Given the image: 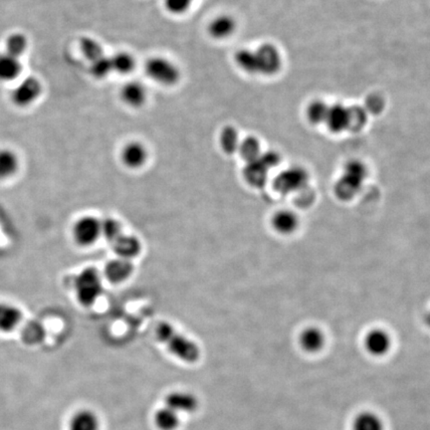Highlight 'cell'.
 Segmentation results:
<instances>
[{"label": "cell", "mask_w": 430, "mask_h": 430, "mask_svg": "<svg viewBox=\"0 0 430 430\" xmlns=\"http://www.w3.org/2000/svg\"><path fill=\"white\" fill-rule=\"evenodd\" d=\"M235 61L242 70L253 75H273L282 64L279 50L272 44H263L256 50H239L235 54Z\"/></svg>", "instance_id": "cell-1"}, {"label": "cell", "mask_w": 430, "mask_h": 430, "mask_svg": "<svg viewBox=\"0 0 430 430\" xmlns=\"http://www.w3.org/2000/svg\"><path fill=\"white\" fill-rule=\"evenodd\" d=\"M157 337L168 347V350L180 360L186 363L198 362L200 350L198 344L177 332L168 323H161L157 327Z\"/></svg>", "instance_id": "cell-2"}, {"label": "cell", "mask_w": 430, "mask_h": 430, "mask_svg": "<svg viewBox=\"0 0 430 430\" xmlns=\"http://www.w3.org/2000/svg\"><path fill=\"white\" fill-rule=\"evenodd\" d=\"M76 296L83 306H91L102 293L100 275L93 268L80 273L75 280Z\"/></svg>", "instance_id": "cell-3"}, {"label": "cell", "mask_w": 430, "mask_h": 430, "mask_svg": "<svg viewBox=\"0 0 430 430\" xmlns=\"http://www.w3.org/2000/svg\"><path fill=\"white\" fill-rule=\"evenodd\" d=\"M145 71L151 79L161 85L170 86L180 80V69L166 58H151L145 65Z\"/></svg>", "instance_id": "cell-4"}, {"label": "cell", "mask_w": 430, "mask_h": 430, "mask_svg": "<svg viewBox=\"0 0 430 430\" xmlns=\"http://www.w3.org/2000/svg\"><path fill=\"white\" fill-rule=\"evenodd\" d=\"M278 163V156L274 152H266L247 163L244 177L251 186L259 187L265 184L270 168Z\"/></svg>", "instance_id": "cell-5"}, {"label": "cell", "mask_w": 430, "mask_h": 430, "mask_svg": "<svg viewBox=\"0 0 430 430\" xmlns=\"http://www.w3.org/2000/svg\"><path fill=\"white\" fill-rule=\"evenodd\" d=\"M367 170L358 161H353L346 166L343 177L337 182V193L342 198H350L362 186L366 179Z\"/></svg>", "instance_id": "cell-6"}, {"label": "cell", "mask_w": 430, "mask_h": 430, "mask_svg": "<svg viewBox=\"0 0 430 430\" xmlns=\"http://www.w3.org/2000/svg\"><path fill=\"white\" fill-rule=\"evenodd\" d=\"M42 84L35 77H27L13 89L11 99L18 107L25 108L38 100L42 94Z\"/></svg>", "instance_id": "cell-7"}, {"label": "cell", "mask_w": 430, "mask_h": 430, "mask_svg": "<svg viewBox=\"0 0 430 430\" xmlns=\"http://www.w3.org/2000/svg\"><path fill=\"white\" fill-rule=\"evenodd\" d=\"M101 232L100 221L92 216L83 217L74 226V237L83 246L93 244Z\"/></svg>", "instance_id": "cell-8"}, {"label": "cell", "mask_w": 430, "mask_h": 430, "mask_svg": "<svg viewBox=\"0 0 430 430\" xmlns=\"http://www.w3.org/2000/svg\"><path fill=\"white\" fill-rule=\"evenodd\" d=\"M307 180L308 177L303 168H289L275 180V187L279 193H293L304 187L307 184Z\"/></svg>", "instance_id": "cell-9"}, {"label": "cell", "mask_w": 430, "mask_h": 430, "mask_svg": "<svg viewBox=\"0 0 430 430\" xmlns=\"http://www.w3.org/2000/svg\"><path fill=\"white\" fill-rule=\"evenodd\" d=\"M364 344L367 353L374 357H383L392 348V339L385 330L374 329L367 333Z\"/></svg>", "instance_id": "cell-10"}, {"label": "cell", "mask_w": 430, "mask_h": 430, "mask_svg": "<svg viewBox=\"0 0 430 430\" xmlns=\"http://www.w3.org/2000/svg\"><path fill=\"white\" fill-rule=\"evenodd\" d=\"M355 120L353 111L351 109L335 105L334 107L328 108L325 122H327L328 127L333 132H342L351 128L355 124Z\"/></svg>", "instance_id": "cell-11"}, {"label": "cell", "mask_w": 430, "mask_h": 430, "mask_svg": "<svg viewBox=\"0 0 430 430\" xmlns=\"http://www.w3.org/2000/svg\"><path fill=\"white\" fill-rule=\"evenodd\" d=\"M23 319L22 310L15 304L0 302V333L13 332Z\"/></svg>", "instance_id": "cell-12"}, {"label": "cell", "mask_w": 430, "mask_h": 430, "mask_svg": "<svg viewBox=\"0 0 430 430\" xmlns=\"http://www.w3.org/2000/svg\"><path fill=\"white\" fill-rule=\"evenodd\" d=\"M165 404L175 413H193L198 408V397L186 392H170L166 395Z\"/></svg>", "instance_id": "cell-13"}, {"label": "cell", "mask_w": 430, "mask_h": 430, "mask_svg": "<svg viewBox=\"0 0 430 430\" xmlns=\"http://www.w3.org/2000/svg\"><path fill=\"white\" fill-rule=\"evenodd\" d=\"M122 161L129 168H138L145 165L148 159V151L145 145L141 143L132 142L127 143L122 149Z\"/></svg>", "instance_id": "cell-14"}, {"label": "cell", "mask_w": 430, "mask_h": 430, "mask_svg": "<svg viewBox=\"0 0 430 430\" xmlns=\"http://www.w3.org/2000/svg\"><path fill=\"white\" fill-rule=\"evenodd\" d=\"M22 65L19 58L13 56L8 53H0V81L11 82L19 77Z\"/></svg>", "instance_id": "cell-15"}, {"label": "cell", "mask_w": 430, "mask_h": 430, "mask_svg": "<svg viewBox=\"0 0 430 430\" xmlns=\"http://www.w3.org/2000/svg\"><path fill=\"white\" fill-rule=\"evenodd\" d=\"M100 420L94 411L81 409L72 416L69 422V430H99Z\"/></svg>", "instance_id": "cell-16"}, {"label": "cell", "mask_w": 430, "mask_h": 430, "mask_svg": "<svg viewBox=\"0 0 430 430\" xmlns=\"http://www.w3.org/2000/svg\"><path fill=\"white\" fill-rule=\"evenodd\" d=\"M237 22L230 15H219L208 25V32L215 39H225L232 35Z\"/></svg>", "instance_id": "cell-17"}, {"label": "cell", "mask_w": 430, "mask_h": 430, "mask_svg": "<svg viewBox=\"0 0 430 430\" xmlns=\"http://www.w3.org/2000/svg\"><path fill=\"white\" fill-rule=\"evenodd\" d=\"M300 346L307 353H315L322 350L325 344L324 333L318 328H308L300 335Z\"/></svg>", "instance_id": "cell-18"}, {"label": "cell", "mask_w": 430, "mask_h": 430, "mask_svg": "<svg viewBox=\"0 0 430 430\" xmlns=\"http://www.w3.org/2000/svg\"><path fill=\"white\" fill-rule=\"evenodd\" d=\"M133 270L134 266L129 259H118L109 263L106 268V276L111 282L121 283L131 276Z\"/></svg>", "instance_id": "cell-19"}, {"label": "cell", "mask_w": 430, "mask_h": 430, "mask_svg": "<svg viewBox=\"0 0 430 430\" xmlns=\"http://www.w3.org/2000/svg\"><path fill=\"white\" fill-rule=\"evenodd\" d=\"M122 101L131 107H140L147 99L145 88L138 82H129L121 91Z\"/></svg>", "instance_id": "cell-20"}, {"label": "cell", "mask_w": 430, "mask_h": 430, "mask_svg": "<svg viewBox=\"0 0 430 430\" xmlns=\"http://www.w3.org/2000/svg\"><path fill=\"white\" fill-rule=\"evenodd\" d=\"M20 161L17 154L13 150H0V180L15 177L19 170Z\"/></svg>", "instance_id": "cell-21"}, {"label": "cell", "mask_w": 430, "mask_h": 430, "mask_svg": "<svg viewBox=\"0 0 430 430\" xmlns=\"http://www.w3.org/2000/svg\"><path fill=\"white\" fill-rule=\"evenodd\" d=\"M112 244L116 253L125 259L135 257L141 251V244L138 238L128 235H120Z\"/></svg>", "instance_id": "cell-22"}, {"label": "cell", "mask_w": 430, "mask_h": 430, "mask_svg": "<svg viewBox=\"0 0 430 430\" xmlns=\"http://www.w3.org/2000/svg\"><path fill=\"white\" fill-rule=\"evenodd\" d=\"M273 226L282 234H290L297 230L299 225L297 215L290 210H281L273 217Z\"/></svg>", "instance_id": "cell-23"}, {"label": "cell", "mask_w": 430, "mask_h": 430, "mask_svg": "<svg viewBox=\"0 0 430 430\" xmlns=\"http://www.w3.org/2000/svg\"><path fill=\"white\" fill-rule=\"evenodd\" d=\"M154 423L161 430H175L180 425L179 413L165 406L154 413Z\"/></svg>", "instance_id": "cell-24"}, {"label": "cell", "mask_w": 430, "mask_h": 430, "mask_svg": "<svg viewBox=\"0 0 430 430\" xmlns=\"http://www.w3.org/2000/svg\"><path fill=\"white\" fill-rule=\"evenodd\" d=\"M353 430H385V427L380 416L369 411H365L356 416L353 422Z\"/></svg>", "instance_id": "cell-25"}, {"label": "cell", "mask_w": 430, "mask_h": 430, "mask_svg": "<svg viewBox=\"0 0 430 430\" xmlns=\"http://www.w3.org/2000/svg\"><path fill=\"white\" fill-rule=\"evenodd\" d=\"M6 52L20 58L29 48V39L22 33H13L6 41Z\"/></svg>", "instance_id": "cell-26"}, {"label": "cell", "mask_w": 430, "mask_h": 430, "mask_svg": "<svg viewBox=\"0 0 430 430\" xmlns=\"http://www.w3.org/2000/svg\"><path fill=\"white\" fill-rule=\"evenodd\" d=\"M113 72L119 74H129L136 67V59L128 52H119L111 57Z\"/></svg>", "instance_id": "cell-27"}, {"label": "cell", "mask_w": 430, "mask_h": 430, "mask_svg": "<svg viewBox=\"0 0 430 430\" xmlns=\"http://www.w3.org/2000/svg\"><path fill=\"white\" fill-rule=\"evenodd\" d=\"M221 145L226 154H233L239 148V138L237 129L233 127H226L221 134Z\"/></svg>", "instance_id": "cell-28"}, {"label": "cell", "mask_w": 430, "mask_h": 430, "mask_svg": "<svg viewBox=\"0 0 430 430\" xmlns=\"http://www.w3.org/2000/svg\"><path fill=\"white\" fill-rule=\"evenodd\" d=\"M81 50H82L84 56L91 63L98 60L99 58L104 56L103 49H102L100 43L95 40V39L89 38V37L83 38L82 41H81Z\"/></svg>", "instance_id": "cell-29"}, {"label": "cell", "mask_w": 430, "mask_h": 430, "mask_svg": "<svg viewBox=\"0 0 430 430\" xmlns=\"http://www.w3.org/2000/svg\"><path fill=\"white\" fill-rule=\"evenodd\" d=\"M238 150H239L242 158H244L247 163L253 161V159L260 156V145H259L257 138H252V136L245 138L244 142L239 143Z\"/></svg>", "instance_id": "cell-30"}, {"label": "cell", "mask_w": 430, "mask_h": 430, "mask_svg": "<svg viewBox=\"0 0 430 430\" xmlns=\"http://www.w3.org/2000/svg\"><path fill=\"white\" fill-rule=\"evenodd\" d=\"M101 226L102 232L104 233L106 239L111 242V244H113L120 235L122 234L121 224L115 221V219H106L103 223H101Z\"/></svg>", "instance_id": "cell-31"}, {"label": "cell", "mask_w": 430, "mask_h": 430, "mask_svg": "<svg viewBox=\"0 0 430 430\" xmlns=\"http://www.w3.org/2000/svg\"><path fill=\"white\" fill-rule=\"evenodd\" d=\"M328 106L323 102H315L312 103L308 109V117L310 121L315 122V124H320V122H325L326 116H327Z\"/></svg>", "instance_id": "cell-32"}, {"label": "cell", "mask_w": 430, "mask_h": 430, "mask_svg": "<svg viewBox=\"0 0 430 430\" xmlns=\"http://www.w3.org/2000/svg\"><path fill=\"white\" fill-rule=\"evenodd\" d=\"M91 72L96 77L102 78L107 76L109 73L113 72L112 62L111 58L102 56L98 60L93 62L91 66Z\"/></svg>", "instance_id": "cell-33"}, {"label": "cell", "mask_w": 430, "mask_h": 430, "mask_svg": "<svg viewBox=\"0 0 430 430\" xmlns=\"http://www.w3.org/2000/svg\"><path fill=\"white\" fill-rule=\"evenodd\" d=\"M194 0H165L166 10L173 13V15H182L186 13Z\"/></svg>", "instance_id": "cell-34"}, {"label": "cell", "mask_w": 430, "mask_h": 430, "mask_svg": "<svg viewBox=\"0 0 430 430\" xmlns=\"http://www.w3.org/2000/svg\"><path fill=\"white\" fill-rule=\"evenodd\" d=\"M427 324H429V326L430 327V311L429 312V314H427Z\"/></svg>", "instance_id": "cell-35"}]
</instances>
